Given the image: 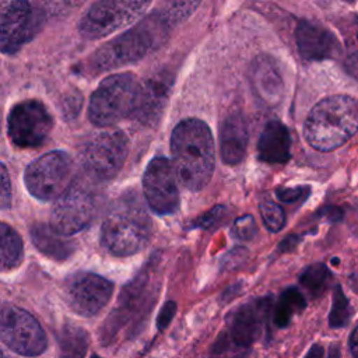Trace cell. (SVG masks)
<instances>
[{
	"mask_svg": "<svg viewBox=\"0 0 358 358\" xmlns=\"http://www.w3.org/2000/svg\"><path fill=\"white\" fill-rule=\"evenodd\" d=\"M196 10L193 1H175L164 10H157L126 32L98 48L87 60L84 69L99 74L124 64L134 63L159 48L179 22Z\"/></svg>",
	"mask_w": 358,
	"mask_h": 358,
	"instance_id": "1",
	"label": "cell"
},
{
	"mask_svg": "<svg viewBox=\"0 0 358 358\" xmlns=\"http://www.w3.org/2000/svg\"><path fill=\"white\" fill-rule=\"evenodd\" d=\"M171 151L182 186L192 192L201 190L215 168V145L207 123L196 117L180 120L172 130Z\"/></svg>",
	"mask_w": 358,
	"mask_h": 358,
	"instance_id": "2",
	"label": "cell"
},
{
	"mask_svg": "<svg viewBox=\"0 0 358 358\" xmlns=\"http://www.w3.org/2000/svg\"><path fill=\"white\" fill-rule=\"evenodd\" d=\"M358 131V99L337 94L319 101L309 112L303 134L317 151H333Z\"/></svg>",
	"mask_w": 358,
	"mask_h": 358,
	"instance_id": "3",
	"label": "cell"
},
{
	"mask_svg": "<svg viewBox=\"0 0 358 358\" xmlns=\"http://www.w3.org/2000/svg\"><path fill=\"white\" fill-rule=\"evenodd\" d=\"M152 236V221L134 197H122L105 215L101 242L115 256H131L143 250Z\"/></svg>",
	"mask_w": 358,
	"mask_h": 358,
	"instance_id": "4",
	"label": "cell"
},
{
	"mask_svg": "<svg viewBox=\"0 0 358 358\" xmlns=\"http://www.w3.org/2000/svg\"><path fill=\"white\" fill-rule=\"evenodd\" d=\"M138 87L136 76L129 71L106 77L91 95L88 105L90 120L96 126L106 127L131 116Z\"/></svg>",
	"mask_w": 358,
	"mask_h": 358,
	"instance_id": "5",
	"label": "cell"
},
{
	"mask_svg": "<svg viewBox=\"0 0 358 358\" xmlns=\"http://www.w3.org/2000/svg\"><path fill=\"white\" fill-rule=\"evenodd\" d=\"M74 165L69 154L50 151L32 161L24 173L28 192L43 201L57 200L73 183Z\"/></svg>",
	"mask_w": 358,
	"mask_h": 358,
	"instance_id": "6",
	"label": "cell"
},
{
	"mask_svg": "<svg viewBox=\"0 0 358 358\" xmlns=\"http://www.w3.org/2000/svg\"><path fill=\"white\" fill-rule=\"evenodd\" d=\"M129 152V141L120 130H106L92 136L81 151V166L95 182L113 179Z\"/></svg>",
	"mask_w": 358,
	"mask_h": 358,
	"instance_id": "7",
	"label": "cell"
},
{
	"mask_svg": "<svg viewBox=\"0 0 358 358\" xmlns=\"http://www.w3.org/2000/svg\"><path fill=\"white\" fill-rule=\"evenodd\" d=\"M150 6V1L143 0L96 1L83 15L80 32L87 39H101L138 20Z\"/></svg>",
	"mask_w": 358,
	"mask_h": 358,
	"instance_id": "8",
	"label": "cell"
},
{
	"mask_svg": "<svg viewBox=\"0 0 358 358\" xmlns=\"http://www.w3.org/2000/svg\"><path fill=\"white\" fill-rule=\"evenodd\" d=\"M0 338L15 352L39 355L46 348V336L38 320L14 305H0Z\"/></svg>",
	"mask_w": 358,
	"mask_h": 358,
	"instance_id": "9",
	"label": "cell"
},
{
	"mask_svg": "<svg viewBox=\"0 0 358 358\" xmlns=\"http://www.w3.org/2000/svg\"><path fill=\"white\" fill-rule=\"evenodd\" d=\"M96 211L92 192L73 182L56 200L50 213V228L64 236L74 235L90 225Z\"/></svg>",
	"mask_w": 358,
	"mask_h": 358,
	"instance_id": "10",
	"label": "cell"
},
{
	"mask_svg": "<svg viewBox=\"0 0 358 358\" xmlns=\"http://www.w3.org/2000/svg\"><path fill=\"white\" fill-rule=\"evenodd\" d=\"M53 127V119L46 106L36 99L15 103L8 115L10 140L22 148L41 145Z\"/></svg>",
	"mask_w": 358,
	"mask_h": 358,
	"instance_id": "11",
	"label": "cell"
},
{
	"mask_svg": "<svg viewBox=\"0 0 358 358\" xmlns=\"http://www.w3.org/2000/svg\"><path fill=\"white\" fill-rule=\"evenodd\" d=\"M271 309L273 301L270 296L256 298L241 305L232 313L227 340L220 337L214 345V350L221 352L229 344L243 350L252 347L262 336Z\"/></svg>",
	"mask_w": 358,
	"mask_h": 358,
	"instance_id": "12",
	"label": "cell"
},
{
	"mask_svg": "<svg viewBox=\"0 0 358 358\" xmlns=\"http://www.w3.org/2000/svg\"><path fill=\"white\" fill-rule=\"evenodd\" d=\"M43 22V11L28 1H10L0 13V50L13 55L34 38Z\"/></svg>",
	"mask_w": 358,
	"mask_h": 358,
	"instance_id": "13",
	"label": "cell"
},
{
	"mask_svg": "<svg viewBox=\"0 0 358 358\" xmlns=\"http://www.w3.org/2000/svg\"><path fill=\"white\" fill-rule=\"evenodd\" d=\"M143 190L150 208L161 215L173 214L179 207L178 176L165 157L150 161L143 176Z\"/></svg>",
	"mask_w": 358,
	"mask_h": 358,
	"instance_id": "14",
	"label": "cell"
},
{
	"mask_svg": "<svg viewBox=\"0 0 358 358\" xmlns=\"http://www.w3.org/2000/svg\"><path fill=\"white\" fill-rule=\"evenodd\" d=\"M113 284L94 273H76L66 280L64 294L69 306L78 315L90 317L109 302Z\"/></svg>",
	"mask_w": 358,
	"mask_h": 358,
	"instance_id": "15",
	"label": "cell"
},
{
	"mask_svg": "<svg viewBox=\"0 0 358 358\" xmlns=\"http://www.w3.org/2000/svg\"><path fill=\"white\" fill-rule=\"evenodd\" d=\"M173 77L168 71H159L148 77L138 87L137 101L131 116L143 124H154L159 120L171 88Z\"/></svg>",
	"mask_w": 358,
	"mask_h": 358,
	"instance_id": "16",
	"label": "cell"
},
{
	"mask_svg": "<svg viewBox=\"0 0 358 358\" xmlns=\"http://www.w3.org/2000/svg\"><path fill=\"white\" fill-rule=\"evenodd\" d=\"M299 53L308 60L333 59L341 53L337 36L319 22L301 20L295 28Z\"/></svg>",
	"mask_w": 358,
	"mask_h": 358,
	"instance_id": "17",
	"label": "cell"
},
{
	"mask_svg": "<svg viewBox=\"0 0 358 358\" xmlns=\"http://www.w3.org/2000/svg\"><path fill=\"white\" fill-rule=\"evenodd\" d=\"M248 148V126L242 113L234 112L227 116L220 130V154L225 164H239Z\"/></svg>",
	"mask_w": 358,
	"mask_h": 358,
	"instance_id": "18",
	"label": "cell"
},
{
	"mask_svg": "<svg viewBox=\"0 0 358 358\" xmlns=\"http://www.w3.org/2000/svg\"><path fill=\"white\" fill-rule=\"evenodd\" d=\"M259 158L267 164H285L291 157V134L280 120H270L257 143Z\"/></svg>",
	"mask_w": 358,
	"mask_h": 358,
	"instance_id": "19",
	"label": "cell"
},
{
	"mask_svg": "<svg viewBox=\"0 0 358 358\" xmlns=\"http://www.w3.org/2000/svg\"><path fill=\"white\" fill-rule=\"evenodd\" d=\"M31 239L36 249L55 260H64L76 250V243L50 228L49 224H34L31 227Z\"/></svg>",
	"mask_w": 358,
	"mask_h": 358,
	"instance_id": "20",
	"label": "cell"
},
{
	"mask_svg": "<svg viewBox=\"0 0 358 358\" xmlns=\"http://www.w3.org/2000/svg\"><path fill=\"white\" fill-rule=\"evenodd\" d=\"M24 257V245L18 232L0 221V271L17 268Z\"/></svg>",
	"mask_w": 358,
	"mask_h": 358,
	"instance_id": "21",
	"label": "cell"
},
{
	"mask_svg": "<svg viewBox=\"0 0 358 358\" xmlns=\"http://www.w3.org/2000/svg\"><path fill=\"white\" fill-rule=\"evenodd\" d=\"M305 308L306 299L303 294L296 287H289L280 294L273 308V322L277 327H285L294 315L302 312Z\"/></svg>",
	"mask_w": 358,
	"mask_h": 358,
	"instance_id": "22",
	"label": "cell"
},
{
	"mask_svg": "<svg viewBox=\"0 0 358 358\" xmlns=\"http://www.w3.org/2000/svg\"><path fill=\"white\" fill-rule=\"evenodd\" d=\"M88 343V334L81 327L64 326L59 333V358H84Z\"/></svg>",
	"mask_w": 358,
	"mask_h": 358,
	"instance_id": "23",
	"label": "cell"
},
{
	"mask_svg": "<svg viewBox=\"0 0 358 358\" xmlns=\"http://www.w3.org/2000/svg\"><path fill=\"white\" fill-rule=\"evenodd\" d=\"M253 78L262 98L268 99V102H274L275 99H278L282 91V81L273 64L262 60L260 64L255 69Z\"/></svg>",
	"mask_w": 358,
	"mask_h": 358,
	"instance_id": "24",
	"label": "cell"
},
{
	"mask_svg": "<svg viewBox=\"0 0 358 358\" xmlns=\"http://www.w3.org/2000/svg\"><path fill=\"white\" fill-rule=\"evenodd\" d=\"M330 278L331 273L327 268V266L323 263H315L303 270V273L299 277V282L310 294V296L317 298L326 291Z\"/></svg>",
	"mask_w": 358,
	"mask_h": 358,
	"instance_id": "25",
	"label": "cell"
},
{
	"mask_svg": "<svg viewBox=\"0 0 358 358\" xmlns=\"http://www.w3.org/2000/svg\"><path fill=\"white\" fill-rule=\"evenodd\" d=\"M352 316V309L350 302L340 285L334 287L331 298V309L329 313V326L333 329L344 327L348 324Z\"/></svg>",
	"mask_w": 358,
	"mask_h": 358,
	"instance_id": "26",
	"label": "cell"
},
{
	"mask_svg": "<svg viewBox=\"0 0 358 358\" xmlns=\"http://www.w3.org/2000/svg\"><path fill=\"white\" fill-rule=\"evenodd\" d=\"M259 208L264 227L270 232H278L282 229L285 224V213L281 206L274 201H263Z\"/></svg>",
	"mask_w": 358,
	"mask_h": 358,
	"instance_id": "27",
	"label": "cell"
},
{
	"mask_svg": "<svg viewBox=\"0 0 358 358\" xmlns=\"http://www.w3.org/2000/svg\"><path fill=\"white\" fill-rule=\"evenodd\" d=\"M256 224H255V220L252 215H243L241 218H238L235 222H234V227H232V234L235 238L238 239H242V241H248V239H252L255 235H256Z\"/></svg>",
	"mask_w": 358,
	"mask_h": 358,
	"instance_id": "28",
	"label": "cell"
},
{
	"mask_svg": "<svg viewBox=\"0 0 358 358\" xmlns=\"http://www.w3.org/2000/svg\"><path fill=\"white\" fill-rule=\"evenodd\" d=\"M310 193L309 186H294V187H280L275 192V196L280 201L284 203H298L303 201Z\"/></svg>",
	"mask_w": 358,
	"mask_h": 358,
	"instance_id": "29",
	"label": "cell"
},
{
	"mask_svg": "<svg viewBox=\"0 0 358 358\" xmlns=\"http://www.w3.org/2000/svg\"><path fill=\"white\" fill-rule=\"evenodd\" d=\"M225 215V208L222 206H217L214 208H211L210 211H207L204 215L199 217L197 220H194L193 222V228H204V229H208L214 225H217L222 217Z\"/></svg>",
	"mask_w": 358,
	"mask_h": 358,
	"instance_id": "30",
	"label": "cell"
},
{
	"mask_svg": "<svg viewBox=\"0 0 358 358\" xmlns=\"http://www.w3.org/2000/svg\"><path fill=\"white\" fill-rule=\"evenodd\" d=\"M11 206V183L8 171L3 162H0V210Z\"/></svg>",
	"mask_w": 358,
	"mask_h": 358,
	"instance_id": "31",
	"label": "cell"
},
{
	"mask_svg": "<svg viewBox=\"0 0 358 358\" xmlns=\"http://www.w3.org/2000/svg\"><path fill=\"white\" fill-rule=\"evenodd\" d=\"M175 313H176V302H173V301L165 302L162 305L158 316H157V327H158V330H165L171 324Z\"/></svg>",
	"mask_w": 358,
	"mask_h": 358,
	"instance_id": "32",
	"label": "cell"
},
{
	"mask_svg": "<svg viewBox=\"0 0 358 358\" xmlns=\"http://www.w3.org/2000/svg\"><path fill=\"white\" fill-rule=\"evenodd\" d=\"M80 106H81V95L80 94H73V95H67V98L63 101V115L64 117H70V113L77 115V112H80Z\"/></svg>",
	"mask_w": 358,
	"mask_h": 358,
	"instance_id": "33",
	"label": "cell"
},
{
	"mask_svg": "<svg viewBox=\"0 0 358 358\" xmlns=\"http://www.w3.org/2000/svg\"><path fill=\"white\" fill-rule=\"evenodd\" d=\"M348 347L352 358H358V326L351 331L348 337Z\"/></svg>",
	"mask_w": 358,
	"mask_h": 358,
	"instance_id": "34",
	"label": "cell"
},
{
	"mask_svg": "<svg viewBox=\"0 0 358 358\" xmlns=\"http://www.w3.org/2000/svg\"><path fill=\"white\" fill-rule=\"evenodd\" d=\"M296 243H298V238H296L295 235H289V236H287V238L280 243V249H281L282 252H288V250H291L294 246H296Z\"/></svg>",
	"mask_w": 358,
	"mask_h": 358,
	"instance_id": "35",
	"label": "cell"
},
{
	"mask_svg": "<svg viewBox=\"0 0 358 358\" xmlns=\"http://www.w3.org/2000/svg\"><path fill=\"white\" fill-rule=\"evenodd\" d=\"M323 347L320 345V344H313L309 350H308V352H306V355L303 357V358H323Z\"/></svg>",
	"mask_w": 358,
	"mask_h": 358,
	"instance_id": "36",
	"label": "cell"
},
{
	"mask_svg": "<svg viewBox=\"0 0 358 358\" xmlns=\"http://www.w3.org/2000/svg\"><path fill=\"white\" fill-rule=\"evenodd\" d=\"M322 215H327L330 220H338L341 217V211L337 210V208H333V207H327L326 208V213L324 211H320Z\"/></svg>",
	"mask_w": 358,
	"mask_h": 358,
	"instance_id": "37",
	"label": "cell"
},
{
	"mask_svg": "<svg viewBox=\"0 0 358 358\" xmlns=\"http://www.w3.org/2000/svg\"><path fill=\"white\" fill-rule=\"evenodd\" d=\"M327 358H341V352H340V347L337 344H331L329 348V355Z\"/></svg>",
	"mask_w": 358,
	"mask_h": 358,
	"instance_id": "38",
	"label": "cell"
},
{
	"mask_svg": "<svg viewBox=\"0 0 358 358\" xmlns=\"http://www.w3.org/2000/svg\"><path fill=\"white\" fill-rule=\"evenodd\" d=\"M92 358H99V357H92Z\"/></svg>",
	"mask_w": 358,
	"mask_h": 358,
	"instance_id": "39",
	"label": "cell"
},
{
	"mask_svg": "<svg viewBox=\"0 0 358 358\" xmlns=\"http://www.w3.org/2000/svg\"><path fill=\"white\" fill-rule=\"evenodd\" d=\"M0 119H1V113H0Z\"/></svg>",
	"mask_w": 358,
	"mask_h": 358,
	"instance_id": "40",
	"label": "cell"
}]
</instances>
